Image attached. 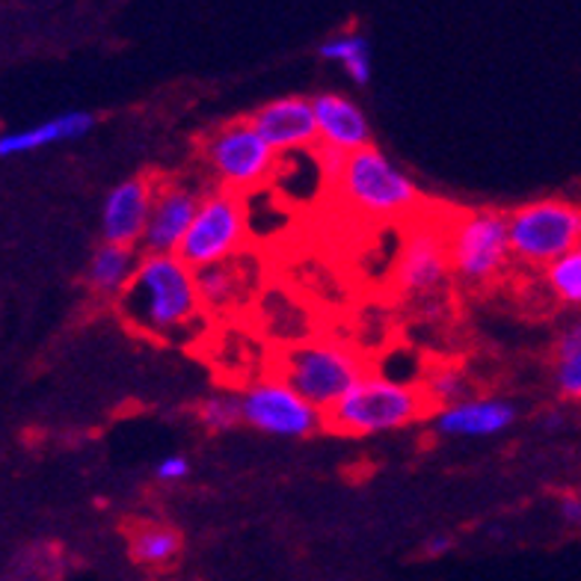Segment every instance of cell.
I'll use <instances>...</instances> for the list:
<instances>
[{"mask_svg":"<svg viewBox=\"0 0 581 581\" xmlns=\"http://www.w3.org/2000/svg\"><path fill=\"white\" fill-rule=\"evenodd\" d=\"M116 306L137 333L173 344L194 338L208 315L196 288V270L178 253H142Z\"/></svg>","mask_w":581,"mask_h":581,"instance_id":"6da1fadb","label":"cell"},{"mask_svg":"<svg viewBox=\"0 0 581 581\" xmlns=\"http://www.w3.org/2000/svg\"><path fill=\"white\" fill-rule=\"evenodd\" d=\"M433 410L422 383H406L383 371H365L329 410L326 427L342 436H377L401 431Z\"/></svg>","mask_w":581,"mask_h":581,"instance_id":"7a4b0ae2","label":"cell"},{"mask_svg":"<svg viewBox=\"0 0 581 581\" xmlns=\"http://www.w3.org/2000/svg\"><path fill=\"white\" fill-rule=\"evenodd\" d=\"M335 187L347 208L362 217H374V220L410 217L422 205V190L415 187L413 178L401 173L374 146L347 155V164Z\"/></svg>","mask_w":581,"mask_h":581,"instance_id":"3957f363","label":"cell"},{"mask_svg":"<svg viewBox=\"0 0 581 581\" xmlns=\"http://www.w3.org/2000/svg\"><path fill=\"white\" fill-rule=\"evenodd\" d=\"M203 164L220 187L253 194L270 185V178L279 169V155L270 149V142L258 134L253 119H235L220 125L217 131L205 134L199 146Z\"/></svg>","mask_w":581,"mask_h":581,"instance_id":"277c9868","label":"cell"},{"mask_svg":"<svg viewBox=\"0 0 581 581\" xmlns=\"http://www.w3.org/2000/svg\"><path fill=\"white\" fill-rule=\"evenodd\" d=\"M451 274L469 288H486L513 262L508 214L484 208L466 211L449 223Z\"/></svg>","mask_w":581,"mask_h":581,"instance_id":"5b68a950","label":"cell"},{"mask_svg":"<svg viewBox=\"0 0 581 581\" xmlns=\"http://www.w3.org/2000/svg\"><path fill=\"white\" fill-rule=\"evenodd\" d=\"M513 262L543 270L549 262L581 247V205L570 199H538L508 214Z\"/></svg>","mask_w":581,"mask_h":581,"instance_id":"8992f818","label":"cell"},{"mask_svg":"<svg viewBox=\"0 0 581 581\" xmlns=\"http://www.w3.org/2000/svg\"><path fill=\"white\" fill-rule=\"evenodd\" d=\"M244 196L247 194L220 185L205 190L194 226L178 247V256L185 258L194 270L217 265V262H232L244 253L249 238L247 199Z\"/></svg>","mask_w":581,"mask_h":581,"instance_id":"52a82bcc","label":"cell"},{"mask_svg":"<svg viewBox=\"0 0 581 581\" xmlns=\"http://www.w3.org/2000/svg\"><path fill=\"white\" fill-rule=\"evenodd\" d=\"M365 362L351 344L308 342L283 353L276 362V374L285 377L299 395L308 397L321 410L338 401L356 380L365 374Z\"/></svg>","mask_w":581,"mask_h":581,"instance_id":"ba28073f","label":"cell"},{"mask_svg":"<svg viewBox=\"0 0 581 581\" xmlns=\"http://www.w3.org/2000/svg\"><path fill=\"white\" fill-rule=\"evenodd\" d=\"M240 410L247 427L279 440H306L326 427L324 410L299 395L279 374L249 383L240 392Z\"/></svg>","mask_w":581,"mask_h":581,"instance_id":"9c48e42d","label":"cell"},{"mask_svg":"<svg viewBox=\"0 0 581 581\" xmlns=\"http://www.w3.org/2000/svg\"><path fill=\"white\" fill-rule=\"evenodd\" d=\"M449 276V229L415 226L395 262V274H392L395 288L404 294H431V290L442 288Z\"/></svg>","mask_w":581,"mask_h":581,"instance_id":"30bf717a","label":"cell"},{"mask_svg":"<svg viewBox=\"0 0 581 581\" xmlns=\"http://www.w3.org/2000/svg\"><path fill=\"white\" fill-rule=\"evenodd\" d=\"M203 190L158 178L155 203H151L149 226L142 235V253H178L181 240L194 226V217L203 205Z\"/></svg>","mask_w":581,"mask_h":581,"instance_id":"8fae6325","label":"cell"},{"mask_svg":"<svg viewBox=\"0 0 581 581\" xmlns=\"http://www.w3.org/2000/svg\"><path fill=\"white\" fill-rule=\"evenodd\" d=\"M258 134L270 142L276 155H294V151L315 149L321 142L312 98L285 96L276 101H267L249 116Z\"/></svg>","mask_w":581,"mask_h":581,"instance_id":"7c38bea8","label":"cell"},{"mask_svg":"<svg viewBox=\"0 0 581 581\" xmlns=\"http://www.w3.org/2000/svg\"><path fill=\"white\" fill-rule=\"evenodd\" d=\"M155 190H158V178L137 176L119 181L101 205V240L140 247L149 226Z\"/></svg>","mask_w":581,"mask_h":581,"instance_id":"4fadbf2b","label":"cell"},{"mask_svg":"<svg viewBox=\"0 0 581 581\" xmlns=\"http://www.w3.org/2000/svg\"><path fill=\"white\" fill-rule=\"evenodd\" d=\"M516 422V406L502 397L469 395L457 404L440 406L433 413V431L449 440H490L511 431Z\"/></svg>","mask_w":581,"mask_h":581,"instance_id":"5bb4252c","label":"cell"},{"mask_svg":"<svg viewBox=\"0 0 581 581\" xmlns=\"http://www.w3.org/2000/svg\"><path fill=\"white\" fill-rule=\"evenodd\" d=\"M312 105H315L317 134L324 146L342 149L347 155L371 146L368 116L362 114L360 105H353L351 98L338 96V92H321L312 98Z\"/></svg>","mask_w":581,"mask_h":581,"instance_id":"9a60e30c","label":"cell"},{"mask_svg":"<svg viewBox=\"0 0 581 581\" xmlns=\"http://www.w3.org/2000/svg\"><path fill=\"white\" fill-rule=\"evenodd\" d=\"M92 125H96V119L83 110L51 116L45 122L30 125L24 131L3 134L0 137V158H16V155H30V151L45 149V146H53V142L78 140V137L92 131Z\"/></svg>","mask_w":581,"mask_h":581,"instance_id":"2e32d148","label":"cell"},{"mask_svg":"<svg viewBox=\"0 0 581 581\" xmlns=\"http://www.w3.org/2000/svg\"><path fill=\"white\" fill-rule=\"evenodd\" d=\"M140 258V247L134 244L101 240L87 265V285L101 297H119L137 274Z\"/></svg>","mask_w":581,"mask_h":581,"instance_id":"e0dca14e","label":"cell"},{"mask_svg":"<svg viewBox=\"0 0 581 581\" xmlns=\"http://www.w3.org/2000/svg\"><path fill=\"white\" fill-rule=\"evenodd\" d=\"M128 555L146 570H164L181 555V534L160 522H146L128 534Z\"/></svg>","mask_w":581,"mask_h":581,"instance_id":"ac0fdd59","label":"cell"},{"mask_svg":"<svg viewBox=\"0 0 581 581\" xmlns=\"http://www.w3.org/2000/svg\"><path fill=\"white\" fill-rule=\"evenodd\" d=\"M196 288L203 297L205 312H226L244 297V270L232 262H217V265L196 267Z\"/></svg>","mask_w":581,"mask_h":581,"instance_id":"d6986e66","label":"cell"},{"mask_svg":"<svg viewBox=\"0 0 581 581\" xmlns=\"http://www.w3.org/2000/svg\"><path fill=\"white\" fill-rule=\"evenodd\" d=\"M422 388L433 410H440V406L457 404V401L472 395V380L454 362H433L431 368L424 371Z\"/></svg>","mask_w":581,"mask_h":581,"instance_id":"ffe728a7","label":"cell"},{"mask_svg":"<svg viewBox=\"0 0 581 581\" xmlns=\"http://www.w3.org/2000/svg\"><path fill=\"white\" fill-rule=\"evenodd\" d=\"M543 285L561 306L581 308V247L570 249L555 262H549L543 270Z\"/></svg>","mask_w":581,"mask_h":581,"instance_id":"44dd1931","label":"cell"},{"mask_svg":"<svg viewBox=\"0 0 581 581\" xmlns=\"http://www.w3.org/2000/svg\"><path fill=\"white\" fill-rule=\"evenodd\" d=\"M196 418L203 424L205 431L211 433H226L232 427L244 424V410H240V395L235 392H217V395H208L205 401H199L196 406Z\"/></svg>","mask_w":581,"mask_h":581,"instance_id":"7402d4cb","label":"cell"},{"mask_svg":"<svg viewBox=\"0 0 581 581\" xmlns=\"http://www.w3.org/2000/svg\"><path fill=\"white\" fill-rule=\"evenodd\" d=\"M317 53L329 62H351L353 57H360V53H371L368 48V39L362 33H338V36H329L326 42H321Z\"/></svg>","mask_w":581,"mask_h":581,"instance_id":"603a6c76","label":"cell"},{"mask_svg":"<svg viewBox=\"0 0 581 581\" xmlns=\"http://www.w3.org/2000/svg\"><path fill=\"white\" fill-rule=\"evenodd\" d=\"M555 386L567 401L581 404V351L570 356H555Z\"/></svg>","mask_w":581,"mask_h":581,"instance_id":"cb8c5ba5","label":"cell"},{"mask_svg":"<svg viewBox=\"0 0 581 581\" xmlns=\"http://www.w3.org/2000/svg\"><path fill=\"white\" fill-rule=\"evenodd\" d=\"M155 475H158V481H167V484L185 481V477L190 475V463H187V457H181V454H169V457L160 460Z\"/></svg>","mask_w":581,"mask_h":581,"instance_id":"d4e9b609","label":"cell"},{"mask_svg":"<svg viewBox=\"0 0 581 581\" xmlns=\"http://www.w3.org/2000/svg\"><path fill=\"white\" fill-rule=\"evenodd\" d=\"M581 351V317L570 321V324L558 333L555 342V356H570V353Z\"/></svg>","mask_w":581,"mask_h":581,"instance_id":"484cf974","label":"cell"},{"mask_svg":"<svg viewBox=\"0 0 581 581\" xmlns=\"http://www.w3.org/2000/svg\"><path fill=\"white\" fill-rule=\"evenodd\" d=\"M561 520H564L567 525H575V529H579V525H581V499H575V495H567V499H561Z\"/></svg>","mask_w":581,"mask_h":581,"instance_id":"4316f807","label":"cell"},{"mask_svg":"<svg viewBox=\"0 0 581 581\" xmlns=\"http://www.w3.org/2000/svg\"><path fill=\"white\" fill-rule=\"evenodd\" d=\"M451 549H454V540L445 538V534H440V538H431L427 543H424V555L442 558V555H449Z\"/></svg>","mask_w":581,"mask_h":581,"instance_id":"83f0119b","label":"cell"},{"mask_svg":"<svg viewBox=\"0 0 581 581\" xmlns=\"http://www.w3.org/2000/svg\"><path fill=\"white\" fill-rule=\"evenodd\" d=\"M543 424H546V427H561V424H564V415H561V413H549L546 418H543Z\"/></svg>","mask_w":581,"mask_h":581,"instance_id":"f1b7e54d","label":"cell"}]
</instances>
